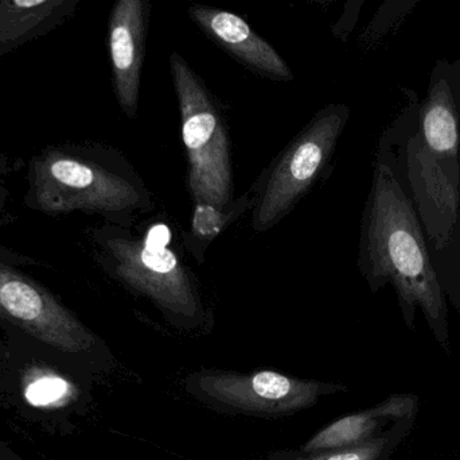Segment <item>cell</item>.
Returning <instances> with one entry per match:
<instances>
[{
    "label": "cell",
    "mask_w": 460,
    "mask_h": 460,
    "mask_svg": "<svg viewBox=\"0 0 460 460\" xmlns=\"http://www.w3.org/2000/svg\"><path fill=\"white\" fill-rule=\"evenodd\" d=\"M346 113L343 107L324 111L289 146L268 178L254 213V229L264 231L278 223L310 188L342 132Z\"/></svg>",
    "instance_id": "4"
},
{
    "label": "cell",
    "mask_w": 460,
    "mask_h": 460,
    "mask_svg": "<svg viewBox=\"0 0 460 460\" xmlns=\"http://www.w3.org/2000/svg\"><path fill=\"white\" fill-rule=\"evenodd\" d=\"M375 415L351 416L338 421L314 440L316 447H332V446L346 445L354 442L375 428Z\"/></svg>",
    "instance_id": "9"
},
{
    "label": "cell",
    "mask_w": 460,
    "mask_h": 460,
    "mask_svg": "<svg viewBox=\"0 0 460 460\" xmlns=\"http://www.w3.org/2000/svg\"><path fill=\"white\" fill-rule=\"evenodd\" d=\"M80 0H0V59L69 21Z\"/></svg>",
    "instance_id": "7"
},
{
    "label": "cell",
    "mask_w": 460,
    "mask_h": 460,
    "mask_svg": "<svg viewBox=\"0 0 460 460\" xmlns=\"http://www.w3.org/2000/svg\"><path fill=\"white\" fill-rule=\"evenodd\" d=\"M381 446H383V442L375 443V445L362 448V450L337 454V455L330 456L327 460H369L381 450Z\"/></svg>",
    "instance_id": "14"
},
{
    "label": "cell",
    "mask_w": 460,
    "mask_h": 460,
    "mask_svg": "<svg viewBox=\"0 0 460 460\" xmlns=\"http://www.w3.org/2000/svg\"><path fill=\"white\" fill-rule=\"evenodd\" d=\"M189 14L210 37L248 67L276 80H291L292 72L286 61L240 16L204 5H191Z\"/></svg>",
    "instance_id": "6"
},
{
    "label": "cell",
    "mask_w": 460,
    "mask_h": 460,
    "mask_svg": "<svg viewBox=\"0 0 460 460\" xmlns=\"http://www.w3.org/2000/svg\"><path fill=\"white\" fill-rule=\"evenodd\" d=\"M24 167L23 159L0 150V227L15 223L18 219L13 212L10 178L18 175Z\"/></svg>",
    "instance_id": "10"
},
{
    "label": "cell",
    "mask_w": 460,
    "mask_h": 460,
    "mask_svg": "<svg viewBox=\"0 0 460 460\" xmlns=\"http://www.w3.org/2000/svg\"><path fill=\"white\" fill-rule=\"evenodd\" d=\"M421 131L429 150L438 156L456 157L459 151V126L453 97L445 81L431 91L421 116Z\"/></svg>",
    "instance_id": "8"
},
{
    "label": "cell",
    "mask_w": 460,
    "mask_h": 460,
    "mask_svg": "<svg viewBox=\"0 0 460 460\" xmlns=\"http://www.w3.org/2000/svg\"><path fill=\"white\" fill-rule=\"evenodd\" d=\"M66 391V383L61 378H40L26 389V399L35 407H42L62 399Z\"/></svg>",
    "instance_id": "11"
},
{
    "label": "cell",
    "mask_w": 460,
    "mask_h": 460,
    "mask_svg": "<svg viewBox=\"0 0 460 460\" xmlns=\"http://www.w3.org/2000/svg\"><path fill=\"white\" fill-rule=\"evenodd\" d=\"M223 215L220 210L210 205H197L194 215V232L199 237H216L223 226Z\"/></svg>",
    "instance_id": "13"
},
{
    "label": "cell",
    "mask_w": 460,
    "mask_h": 460,
    "mask_svg": "<svg viewBox=\"0 0 460 460\" xmlns=\"http://www.w3.org/2000/svg\"><path fill=\"white\" fill-rule=\"evenodd\" d=\"M253 391L262 399L279 400L288 394L291 383L283 375L272 372H262L254 375Z\"/></svg>",
    "instance_id": "12"
},
{
    "label": "cell",
    "mask_w": 460,
    "mask_h": 460,
    "mask_svg": "<svg viewBox=\"0 0 460 460\" xmlns=\"http://www.w3.org/2000/svg\"><path fill=\"white\" fill-rule=\"evenodd\" d=\"M146 26L147 5L142 0H119L113 5L108 26L113 88L119 105L129 118L137 115L139 102Z\"/></svg>",
    "instance_id": "5"
},
{
    "label": "cell",
    "mask_w": 460,
    "mask_h": 460,
    "mask_svg": "<svg viewBox=\"0 0 460 460\" xmlns=\"http://www.w3.org/2000/svg\"><path fill=\"white\" fill-rule=\"evenodd\" d=\"M367 254L377 277L396 286L405 312L420 307L445 329L446 304L418 215L389 167L376 173L367 221Z\"/></svg>",
    "instance_id": "2"
},
{
    "label": "cell",
    "mask_w": 460,
    "mask_h": 460,
    "mask_svg": "<svg viewBox=\"0 0 460 460\" xmlns=\"http://www.w3.org/2000/svg\"><path fill=\"white\" fill-rule=\"evenodd\" d=\"M23 204L50 218L83 212L119 221L139 205V189L112 151L89 143H51L30 157Z\"/></svg>",
    "instance_id": "1"
},
{
    "label": "cell",
    "mask_w": 460,
    "mask_h": 460,
    "mask_svg": "<svg viewBox=\"0 0 460 460\" xmlns=\"http://www.w3.org/2000/svg\"><path fill=\"white\" fill-rule=\"evenodd\" d=\"M172 81L180 103L182 138L188 151L189 186L197 205L223 211L233 199L228 132L209 92L178 53H172Z\"/></svg>",
    "instance_id": "3"
}]
</instances>
